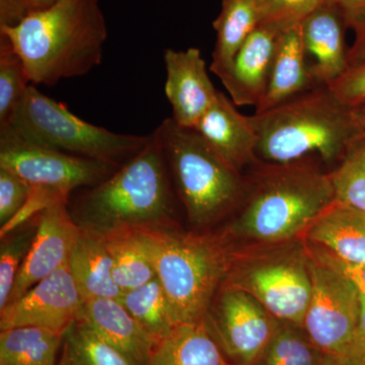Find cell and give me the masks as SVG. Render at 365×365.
<instances>
[{"label":"cell","mask_w":365,"mask_h":365,"mask_svg":"<svg viewBox=\"0 0 365 365\" xmlns=\"http://www.w3.org/2000/svg\"><path fill=\"white\" fill-rule=\"evenodd\" d=\"M0 35L20 56L31 83L54 86L85 76L103 59L107 26L100 0H59Z\"/></svg>","instance_id":"obj_1"},{"label":"cell","mask_w":365,"mask_h":365,"mask_svg":"<svg viewBox=\"0 0 365 365\" xmlns=\"http://www.w3.org/2000/svg\"><path fill=\"white\" fill-rule=\"evenodd\" d=\"M167 162L155 134L138 155L76 199L71 211L83 232L106 239L174 225Z\"/></svg>","instance_id":"obj_2"},{"label":"cell","mask_w":365,"mask_h":365,"mask_svg":"<svg viewBox=\"0 0 365 365\" xmlns=\"http://www.w3.org/2000/svg\"><path fill=\"white\" fill-rule=\"evenodd\" d=\"M260 165L241 215L230 225L234 237L263 244L292 241L336 200L330 172L307 158Z\"/></svg>","instance_id":"obj_3"},{"label":"cell","mask_w":365,"mask_h":365,"mask_svg":"<svg viewBox=\"0 0 365 365\" xmlns=\"http://www.w3.org/2000/svg\"><path fill=\"white\" fill-rule=\"evenodd\" d=\"M259 136V160L287 163L318 155L324 163H339L360 138L350 106L328 86H318L252 115Z\"/></svg>","instance_id":"obj_4"},{"label":"cell","mask_w":365,"mask_h":365,"mask_svg":"<svg viewBox=\"0 0 365 365\" xmlns=\"http://www.w3.org/2000/svg\"><path fill=\"white\" fill-rule=\"evenodd\" d=\"M173 227L133 232L155 267L178 327L205 319L235 252L223 237L185 234Z\"/></svg>","instance_id":"obj_5"},{"label":"cell","mask_w":365,"mask_h":365,"mask_svg":"<svg viewBox=\"0 0 365 365\" xmlns=\"http://www.w3.org/2000/svg\"><path fill=\"white\" fill-rule=\"evenodd\" d=\"M153 133L194 225L217 222L245 202L250 182L194 129L184 128L168 118Z\"/></svg>","instance_id":"obj_6"},{"label":"cell","mask_w":365,"mask_h":365,"mask_svg":"<svg viewBox=\"0 0 365 365\" xmlns=\"http://www.w3.org/2000/svg\"><path fill=\"white\" fill-rule=\"evenodd\" d=\"M2 130L30 143L117 165H123L138 155L151 138V134L115 133L88 123L34 86L26 88Z\"/></svg>","instance_id":"obj_7"},{"label":"cell","mask_w":365,"mask_h":365,"mask_svg":"<svg viewBox=\"0 0 365 365\" xmlns=\"http://www.w3.org/2000/svg\"><path fill=\"white\" fill-rule=\"evenodd\" d=\"M222 285L248 292L278 321L302 327L312 295L304 245L300 249L235 253Z\"/></svg>","instance_id":"obj_8"},{"label":"cell","mask_w":365,"mask_h":365,"mask_svg":"<svg viewBox=\"0 0 365 365\" xmlns=\"http://www.w3.org/2000/svg\"><path fill=\"white\" fill-rule=\"evenodd\" d=\"M120 167L30 143L11 131H0V168L34 187L67 198L78 187H93L105 181Z\"/></svg>","instance_id":"obj_9"},{"label":"cell","mask_w":365,"mask_h":365,"mask_svg":"<svg viewBox=\"0 0 365 365\" xmlns=\"http://www.w3.org/2000/svg\"><path fill=\"white\" fill-rule=\"evenodd\" d=\"M307 256L312 295L302 328L324 354L341 357L359 325L360 290L340 271L316 260L309 253Z\"/></svg>","instance_id":"obj_10"},{"label":"cell","mask_w":365,"mask_h":365,"mask_svg":"<svg viewBox=\"0 0 365 365\" xmlns=\"http://www.w3.org/2000/svg\"><path fill=\"white\" fill-rule=\"evenodd\" d=\"M220 348L240 365H255L279 321L241 288L222 285L205 319Z\"/></svg>","instance_id":"obj_11"},{"label":"cell","mask_w":365,"mask_h":365,"mask_svg":"<svg viewBox=\"0 0 365 365\" xmlns=\"http://www.w3.org/2000/svg\"><path fill=\"white\" fill-rule=\"evenodd\" d=\"M83 300L68 263L0 311V329L36 326L64 333L78 318Z\"/></svg>","instance_id":"obj_12"},{"label":"cell","mask_w":365,"mask_h":365,"mask_svg":"<svg viewBox=\"0 0 365 365\" xmlns=\"http://www.w3.org/2000/svg\"><path fill=\"white\" fill-rule=\"evenodd\" d=\"M62 201L39 213L38 232L14 282L9 302L20 299L31 287L68 263L81 228Z\"/></svg>","instance_id":"obj_13"},{"label":"cell","mask_w":365,"mask_h":365,"mask_svg":"<svg viewBox=\"0 0 365 365\" xmlns=\"http://www.w3.org/2000/svg\"><path fill=\"white\" fill-rule=\"evenodd\" d=\"M165 91L173 109V119L184 128H195L218 91L209 78L206 63L197 48L177 51L165 49Z\"/></svg>","instance_id":"obj_14"},{"label":"cell","mask_w":365,"mask_h":365,"mask_svg":"<svg viewBox=\"0 0 365 365\" xmlns=\"http://www.w3.org/2000/svg\"><path fill=\"white\" fill-rule=\"evenodd\" d=\"M194 130L237 172L260 160L257 155L259 136L252 116L237 111L232 98L222 91Z\"/></svg>","instance_id":"obj_15"},{"label":"cell","mask_w":365,"mask_h":365,"mask_svg":"<svg viewBox=\"0 0 365 365\" xmlns=\"http://www.w3.org/2000/svg\"><path fill=\"white\" fill-rule=\"evenodd\" d=\"M278 34L267 26L258 25L220 76L235 106L260 105L267 90Z\"/></svg>","instance_id":"obj_16"},{"label":"cell","mask_w":365,"mask_h":365,"mask_svg":"<svg viewBox=\"0 0 365 365\" xmlns=\"http://www.w3.org/2000/svg\"><path fill=\"white\" fill-rule=\"evenodd\" d=\"M302 34L307 52L316 61L309 66L317 86H328L349 69L345 45L344 18L337 7L322 4L302 21Z\"/></svg>","instance_id":"obj_17"},{"label":"cell","mask_w":365,"mask_h":365,"mask_svg":"<svg viewBox=\"0 0 365 365\" xmlns=\"http://www.w3.org/2000/svg\"><path fill=\"white\" fill-rule=\"evenodd\" d=\"M307 53L302 24L278 34L267 90L255 113L267 111L318 86L307 66Z\"/></svg>","instance_id":"obj_18"},{"label":"cell","mask_w":365,"mask_h":365,"mask_svg":"<svg viewBox=\"0 0 365 365\" xmlns=\"http://www.w3.org/2000/svg\"><path fill=\"white\" fill-rule=\"evenodd\" d=\"M304 242L340 260L365 264V212L334 201L302 235Z\"/></svg>","instance_id":"obj_19"},{"label":"cell","mask_w":365,"mask_h":365,"mask_svg":"<svg viewBox=\"0 0 365 365\" xmlns=\"http://www.w3.org/2000/svg\"><path fill=\"white\" fill-rule=\"evenodd\" d=\"M79 319L135 365H148L155 344L117 299L83 302Z\"/></svg>","instance_id":"obj_20"},{"label":"cell","mask_w":365,"mask_h":365,"mask_svg":"<svg viewBox=\"0 0 365 365\" xmlns=\"http://www.w3.org/2000/svg\"><path fill=\"white\" fill-rule=\"evenodd\" d=\"M68 267L83 302L119 300L123 294L113 277V260L104 239L81 230L68 259Z\"/></svg>","instance_id":"obj_21"},{"label":"cell","mask_w":365,"mask_h":365,"mask_svg":"<svg viewBox=\"0 0 365 365\" xmlns=\"http://www.w3.org/2000/svg\"><path fill=\"white\" fill-rule=\"evenodd\" d=\"M148 365H230L204 321L178 326L155 345Z\"/></svg>","instance_id":"obj_22"},{"label":"cell","mask_w":365,"mask_h":365,"mask_svg":"<svg viewBox=\"0 0 365 365\" xmlns=\"http://www.w3.org/2000/svg\"><path fill=\"white\" fill-rule=\"evenodd\" d=\"M259 25V4L254 0H222V11L213 21L216 42L210 71L220 78Z\"/></svg>","instance_id":"obj_23"},{"label":"cell","mask_w":365,"mask_h":365,"mask_svg":"<svg viewBox=\"0 0 365 365\" xmlns=\"http://www.w3.org/2000/svg\"><path fill=\"white\" fill-rule=\"evenodd\" d=\"M63 334L36 326L1 330L0 365H57Z\"/></svg>","instance_id":"obj_24"},{"label":"cell","mask_w":365,"mask_h":365,"mask_svg":"<svg viewBox=\"0 0 365 365\" xmlns=\"http://www.w3.org/2000/svg\"><path fill=\"white\" fill-rule=\"evenodd\" d=\"M119 302L155 345L169 337L177 328L167 295L158 277L143 287L123 292Z\"/></svg>","instance_id":"obj_25"},{"label":"cell","mask_w":365,"mask_h":365,"mask_svg":"<svg viewBox=\"0 0 365 365\" xmlns=\"http://www.w3.org/2000/svg\"><path fill=\"white\" fill-rule=\"evenodd\" d=\"M59 365L135 364L78 318L63 334Z\"/></svg>","instance_id":"obj_26"},{"label":"cell","mask_w":365,"mask_h":365,"mask_svg":"<svg viewBox=\"0 0 365 365\" xmlns=\"http://www.w3.org/2000/svg\"><path fill=\"white\" fill-rule=\"evenodd\" d=\"M113 260V277L122 292H129L157 277L155 267L133 232L106 237Z\"/></svg>","instance_id":"obj_27"},{"label":"cell","mask_w":365,"mask_h":365,"mask_svg":"<svg viewBox=\"0 0 365 365\" xmlns=\"http://www.w3.org/2000/svg\"><path fill=\"white\" fill-rule=\"evenodd\" d=\"M323 354L302 327L279 322L255 365H319Z\"/></svg>","instance_id":"obj_28"},{"label":"cell","mask_w":365,"mask_h":365,"mask_svg":"<svg viewBox=\"0 0 365 365\" xmlns=\"http://www.w3.org/2000/svg\"><path fill=\"white\" fill-rule=\"evenodd\" d=\"M41 213V212H40ZM39 215L1 239L0 246V311L6 307L18 274L38 232Z\"/></svg>","instance_id":"obj_29"},{"label":"cell","mask_w":365,"mask_h":365,"mask_svg":"<svg viewBox=\"0 0 365 365\" xmlns=\"http://www.w3.org/2000/svg\"><path fill=\"white\" fill-rule=\"evenodd\" d=\"M330 174L336 201L365 212L364 138H359L352 144Z\"/></svg>","instance_id":"obj_30"},{"label":"cell","mask_w":365,"mask_h":365,"mask_svg":"<svg viewBox=\"0 0 365 365\" xmlns=\"http://www.w3.org/2000/svg\"><path fill=\"white\" fill-rule=\"evenodd\" d=\"M29 83L31 81L20 56L9 40L0 35V129L9 123Z\"/></svg>","instance_id":"obj_31"},{"label":"cell","mask_w":365,"mask_h":365,"mask_svg":"<svg viewBox=\"0 0 365 365\" xmlns=\"http://www.w3.org/2000/svg\"><path fill=\"white\" fill-rule=\"evenodd\" d=\"M323 0H264L259 6V25L281 32L299 25Z\"/></svg>","instance_id":"obj_32"},{"label":"cell","mask_w":365,"mask_h":365,"mask_svg":"<svg viewBox=\"0 0 365 365\" xmlns=\"http://www.w3.org/2000/svg\"><path fill=\"white\" fill-rule=\"evenodd\" d=\"M33 186L11 170L0 168V227L18 215L28 202Z\"/></svg>","instance_id":"obj_33"},{"label":"cell","mask_w":365,"mask_h":365,"mask_svg":"<svg viewBox=\"0 0 365 365\" xmlns=\"http://www.w3.org/2000/svg\"><path fill=\"white\" fill-rule=\"evenodd\" d=\"M328 88L343 104L353 106L365 100V66L349 67Z\"/></svg>","instance_id":"obj_34"},{"label":"cell","mask_w":365,"mask_h":365,"mask_svg":"<svg viewBox=\"0 0 365 365\" xmlns=\"http://www.w3.org/2000/svg\"><path fill=\"white\" fill-rule=\"evenodd\" d=\"M304 244L309 255H311L316 260L344 274L356 284L360 292L365 295V264L347 263V262L336 258L333 255L327 253L324 250L317 248L307 242H304Z\"/></svg>","instance_id":"obj_35"},{"label":"cell","mask_w":365,"mask_h":365,"mask_svg":"<svg viewBox=\"0 0 365 365\" xmlns=\"http://www.w3.org/2000/svg\"><path fill=\"white\" fill-rule=\"evenodd\" d=\"M59 0H0V11L14 21H23L34 11L54 6Z\"/></svg>","instance_id":"obj_36"},{"label":"cell","mask_w":365,"mask_h":365,"mask_svg":"<svg viewBox=\"0 0 365 365\" xmlns=\"http://www.w3.org/2000/svg\"><path fill=\"white\" fill-rule=\"evenodd\" d=\"M361 309L359 325L344 354L339 359L350 365H365V295L360 292Z\"/></svg>","instance_id":"obj_37"},{"label":"cell","mask_w":365,"mask_h":365,"mask_svg":"<svg viewBox=\"0 0 365 365\" xmlns=\"http://www.w3.org/2000/svg\"><path fill=\"white\" fill-rule=\"evenodd\" d=\"M322 4L337 7L348 29L355 33L365 28V0H323Z\"/></svg>","instance_id":"obj_38"},{"label":"cell","mask_w":365,"mask_h":365,"mask_svg":"<svg viewBox=\"0 0 365 365\" xmlns=\"http://www.w3.org/2000/svg\"><path fill=\"white\" fill-rule=\"evenodd\" d=\"M349 66H365V28L355 33V41L348 51Z\"/></svg>","instance_id":"obj_39"},{"label":"cell","mask_w":365,"mask_h":365,"mask_svg":"<svg viewBox=\"0 0 365 365\" xmlns=\"http://www.w3.org/2000/svg\"><path fill=\"white\" fill-rule=\"evenodd\" d=\"M350 108H351L353 122L359 131L360 138L365 139V100L350 106Z\"/></svg>","instance_id":"obj_40"},{"label":"cell","mask_w":365,"mask_h":365,"mask_svg":"<svg viewBox=\"0 0 365 365\" xmlns=\"http://www.w3.org/2000/svg\"><path fill=\"white\" fill-rule=\"evenodd\" d=\"M319 365H350L345 362L344 360L339 359V357L333 356L330 354H323L322 357L321 364Z\"/></svg>","instance_id":"obj_41"},{"label":"cell","mask_w":365,"mask_h":365,"mask_svg":"<svg viewBox=\"0 0 365 365\" xmlns=\"http://www.w3.org/2000/svg\"><path fill=\"white\" fill-rule=\"evenodd\" d=\"M254 1H256L257 4H258L259 6H260V4H262V2L264 1V0H254Z\"/></svg>","instance_id":"obj_42"}]
</instances>
